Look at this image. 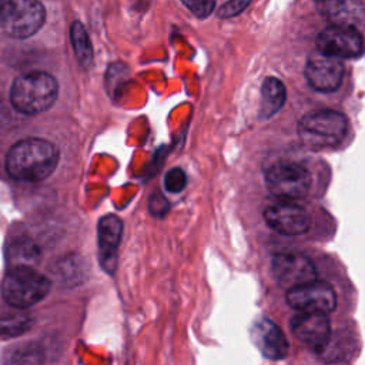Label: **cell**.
<instances>
[{"label": "cell", "instance_id": "15", "mask_svg": "<svg viewBox=\"0 0 365 365\" xmlns=\"http://www.w3.org/2000/svg\"><path fill=\"white\" fill-rule=\"evenodd\" d=\"M317 10L327 19L339 24H351L359 16V6L355 0H314Z\"/></svg>", "mask_w": 365, "mask_h": 365}, {"label": "cell", "instance_id": "13", "mask_svg": "<svg viewBox=\"0 0 365 365\" xmlns=\"http://www.w3.org/2000/svg\"><path fill=\"white\" fill-rule=\"evenodd\" d=\"M252 339L259 352L269 359H282L288 354V341L284 332L268 318H261L254 324Z\"/></svg>", "mask_w": 365, "mask_h": 365}, {"label": "cell", "instance_id": "14", "mask_svg": "<svg viewBox=\"0 0 365 365\" xmlns=\"http://www.w3.org/2000/svg\"><path fill=\"white\" fill-rule=\"evenodd\" d=\"M123 234V221L117 215H106L98 221L97 238L101 264L107 268V264H114L115 252Z\"/></svg>", "mask_w": 365, "mask_h": 365}, {"label": "cell", "instance_id": "18", "mask_svg": "<svg viewBox=\"0 0 365 365\" xmlns=\"http://www.w3.org/2000/svg\"><path fill=\"white\" fill-rule=\"evenodd\" d=\"M29 324V318L21 312H7L0 315V336H16L21 334Z\"/></svg>", "mask_w": 365, "mask_h": 365}, {"label": "cell", "instance_id": "19", "mask_svg": "<svg viewBox=\"0 0 365 365\" xmlns=\"http://www.w3.org/2000/svg\"><path fill=\"white\" fill-rule=\"evenodd\" d=\"M185 185H187V175L181 168L174 167V168H171L165 173V175H164V188L168 192L178 194L185 188Z\"/></svg>", "mask_w": 365, "mask_h": 365}, {"label": "cell", "instance_id": "20", "mask_svg": "<svg viewBox=\"0 0 365 365\" xmlns=\"http://www.w3.org/2000/svg\"><path fill=\"white\" fill-rule=\"evenodd\" d=\"M181 1L198 19L208 17L215 7V0H181Z\"/></svg>", "mask_w": 365, "mask_h": 365}, {"label": "cell", "instance_id": "3", "mask_svg": "<svg viewBox=\"0 0 365 365\" xmlns=\"http://www.w3.org/2000/svg\"><path fill=\"white\" fill-rule=\"evenodd\" d=\"M348 121L336 110L321 108L305 114L298 124L301 141L309 148H328L338 145L346 135Z\"/></svg>", "mask_w": 365, "mask_h": 365}, {"label": "cell", "instance_id": "7", "mask_svg": "<svg viewBox=\"0 0 365 365\" xmlns=\"http://www.w3.org/2000/svg\"><path fill=\"white\" fill-rule=\"evenodd\" d=\"M317 48L329 57L355 58L364 53L365 40L352 24L334 23L318 34Z\"/></svg>", "mask_w": 365, "mask_h": 365}, {"label": "cell", "instance_id": "1", "mask_svg": "<svg viewBox=\"0 0 365 365\" xmlns=\"http://www.w3.org/2000/svg\"><path fill=\"white\" fill-rule=\"evenodd\" d=\"M58 163V150L43 138L17 141L6 155V170L19 181H41L47 178Z\"/></svg>", "mask_w": 365, "mask_h": 365}, {"label": "cell", "instance_id": "9", "mask_svg": "<svg viewBox=\"0 0 365 365\" xmlns=\"http://www.w3.org/2000/svg\"><path fill=\"white\" fill-rule=\"evenodd\" d=\"M271 268L277 282L288 289L317 278L312 261L299 252H279L274 255Z\"/></svg>", "mask_w": 365, "mask_h": 365}, {"label": "cell", "instance_id": "11", "mask_svg": "<svg viewBox=\"0 0 365 365\" xmlns=\"http://www.w3.org/2000/svg\"><path fill=\"white\" fill-rule=\"evenodd\" d=\"M289 327L294 336L312 351L322 349L331 338V324L327 314L299 311L291 318Z\"/></svg>", "mask_w": 365, "mask_h": 365}, {"label": "cell", "instance_id": "21", "mask_svg": "<svg viewBox=\"0 0 365 365\" xmlns=\"http://www.w3.org/2000/svg\"><path fill=\"white\" fill-rule=\"evenodd\" d=\"M251 0H228L224 6H221L218 9V17H234L237 14H240L248 4Z\"/></svg>", "mask_w": 365, "mask_h": 365}, {"label": "cell", "instance_id": "17", "mask_svg": "<svg viewBox=\"0 0 365 365\" xmlns=\"http://www.w3.org/2000/svg\"><path fill=\"white\" fill-rule=\"evenodd\" d=\"M70 38L78 63L84 68H88L93 63V46L86 27L80 21H74L71 24Z\"/></svg>", "mask_w": 365, "mask_h": 365}, {"label": "cell", "instance_id": "5", "mask_svg": "<svg viewBox=\"0 0 365 365\" xmlns=\"http://www.w3.org/2000/svg\"><path fill=\"white\" fill-rule=\"evenodd\" d=\"M44 20L46 11L40 0H0V26L9 36L30 37Z\"/></svg>", "mask_w": 365, "mask_h": 365}, {"label": "cell", "instance_id": "6", "mask_svg": "<svg viewBox=\"0 0 365 365\" xmlns=\"http://www.w3.org/2000/svg\"><path fill=\"white\" fill-rule=\"evenodd\" d=\"M265 182L274 197L292 201L308 194L311 188V174L298 163H278L267 170Z\"/></svg>", "mask_w": 365, "mask_h": 365}, {"label": "cell", "instance_id": "8", "mask_svg": "<svg viewBox=\"0 0 365 365\" xmlns=\"http://www.w3.org/2000/svg\"><path fill=\"white\" fill-rule=\"evenodd\" d=\"M287 302L297 311L329 314L336 307V297L328 282L315 278L289 288L287 291Z\"/></svg>", "mask_w": 365, "mask_h": 365}, {"label": "cell", "instance_id": "10", "mask_svg": "<svg viewBox=\"0 0 365 365\" xmlns=\"http://www.w3.org/2000/svg\"><path fill=\"white\" fill-rule=\"evenodd\" d=\"M265 222L282 235H301L311 227L309 214L291 201L272 204L264 211Z\"/></svg>", "mask_w": 365, "mask_h": 365}, {"label": "cell", "instance_id": "16", "mask_svg": "<svg viewBox=\"0 0 365 365\" xmlns=\"http://www.w3.org/2000/svg\"><path fill=\"white\" fill-rule=\"evenodd\" d=\"M287 98L285 86L277 77H268L261 86L259 115L262 118L272 117L284 106Z\"/></svg>", "mask_w": 365, "mask_h": 365}, {"label": "cell", "instance_id": "4", "mask_svg": "<svg viewBox=\"0 0 365 365\" xmlns=\"http://www.w3.org/2000/svg\"><path fill=\"white\" fill-rule=\"evenodd\" d=\"M50 279L27 265L7 271L1 281L4 301L17 309H24L40 302L50 291Z\"/></svg>", "mask_w": 365, "mask_h": 365}, {"label": "cell", "instance_id": "12", "mask_svg": "<svg viewBox=\"0 0 365 365\" xmlns=\"http://www.w3.org/2000/svg\"><path fill=\"white\" fill-rule=\"evenodd\" d=\"M308 84L317 91H335L344 78V66L339 58L317 54L308 58L304 70Z\"/></svg>", "mask_w": 365, "mask_h": 365}, {"label": "cell", "instance_id": "22", "mask_svg": "<svg viewBox=\"0 0 365 365\" xmlns=\"http://www.w3.org/2000/svg\"><path fill=\"white\" fill-rule=\"evenodd\" d=\"M148 208H150V212L153 215L161 217V215H164L168 211V201H167V198L164 195L155 192L148 200Z\"/></svg>", "mask_w": 365, "mask_h": 365}, {"label": "cell", "instance_id": "2", "mask_svg": "<svg viewBox=\"0 0 365 365\" xmlns=\"http://www.w3.org/2000/svg\"><path fill=\"white\" fill-rule=\"evenodd\" d=\"M58 94L56 78L44 71H31L17 77L10 90L13 107L23 114H38L48 110Z\"/></svg>", "mask_w": 365, "mask_h": 365}]
</instances>
